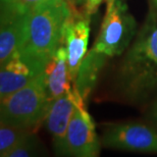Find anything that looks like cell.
Instances as JSON below:
<instances>
[{"label":"cell","instance_id":"cell-1","mask_svg":"<svg viewBox=\"0 0 157 157\" xmlns=\"http://www.w3.org/2000/svg\"><path fill=\"white\" fill-rule=\"evenodd\" d=\"M73 11L65 0H43L29 11L18 53L41 68L62 45Z\"/></svg>","mask_w":157,"mask_h":157},{"label":"cell","instance_id":"cell-2","mask_svg":"<svg viewBox=\"0 0 157 157\" xmlns=\"http://www.w3.org/2000/svg\"><path fill=\"white\" fill-rule=\"evenodd\" d=\"M122 84L134 95L157 87V10L152 8L121 67Z\"/></svg>","mask_w":157,"mask_h":157},{"label":"cell","instance_id":"cell-3","mask_svg":"<svg viewBox=\"0 0 157 157\" xmlns=\"http://www.w3.org/2000/svg\"><path fill=\"white\" fill-rule=\"evenodd\" d=\"M50 104L40 75L27 86L1 99V124L34 130L45 121Z\"/></svg>","mask_w":157,"mask_h":157},{"label":"cell","instance_id":"cell-4","mask_svg":"<svg viewBox=\"0 0 157 157\" xmlns=\"http://www.w3.org/2000/svg\"><path fill=\"white\" fill-rule=\"evenodd\" d=\"M136 21L121 0L108 3L101 31L93 48L106 56L121 54L133 39Z\"/></svg>","mask_w":157,"mask_h":157},{"label":"cell","instance_id":"cell-5","mask_svg":"<svg viewBox=\"0 0 157 157\" xmlns=\"http://www.w3.org/2000/svg\"><path fill=\"white\" fill-rule=\"evenodd\" d=\"M75 109L67 127L63 155L94 157L99 153L100 144L95 133L94 124L85 108L83 97L73 87Z\"/></svg>","mask_w":157,"mask_h":157},{"label":"cell","instance_id":"cell-6","mask_svg":"<svg viewBox=\"0 0 157 157\" xmlns=\"http://www.w3.org/2000/svg\"><path fill=\"white\" fill-rule=\"evenodd\" d=\"M102 144L108 148L134 152H157V133L142 124H117L106 128Z\"/></svg>","mask_w":157,"mask_h":157},{"label":"cell","instance_id":"cell-7","mask_svg":"<svg viewBox=\"0 0 157 157\" xmlns=\"http://www.w3.org/2000/svg\"><path fill=\"white\" fill-rule=\"evenodd\" d=\"M30 10L17 3L1 0L0 67L4 65L20 50Z\"/></svg>","mask_w":157,"mask_h":157},{"label":"cell","instance_id":"cell-8","mask_svg":"<svg viewBox=\"0 0 157 157\" xmlns=\"http://www.w3.org/2000/svg\"><path fill=\"white\" fill-rule=\"evenodd\" d=\"M44 70L17 52L4 65L0 73V98L4 99L21 89L40 75Z\"/></svg>","mask_w":157,"mask_h":157},{"label":"cell","instance_id":"cell-9","mask_svg":"<svg viewBox=\"0 0 157 157\" xmlns=\"http://www.w3.org/2000/svg\"><path fill=\"white\" fill-rule=\"evenodd\" d=\"M75 109L73 89L51 102L45 117L47 130L52 136L55 151L58 155H63L65 136Z\"/></svg>","mask_w":157,"mask_h":157},{"label":"cell","instance_id":"cell-10","mask_svg":"<svg viewBox=\"0 0 157 157\" xmlns=\"http://www.w3.org/2000/svg\"><path fill=\"white\" fill-rule=\"evenodd\" d=\"M74 14V13H73ZM73 14L64 31L63 42L67 52V64L71 80L75 82L78 68L87 52L90 28L89 18H76Z\"/></svg>","mask_w":157,"mask_h":157},{"label":"cell","instance_id":"cell-11","mask_svg":"<svg viewBox=\"0 0 157 157\" xmlns=\"http://www.w3.org/2000/svg\"><path fill=\"white\" fill-rule=\"evenodd\" d=\"M43 81L47 96L50 102L54 101L65 93L71 91V77L67 64V52L64 46H60L44 70Z\"/></svg>","mask_w":157,"mask_h":157},{"label":"cell","instance_id":"cell-12","mask_svg":"<svg viewBox=\"0 0 157 157\" xmlns=\"http://www.w3.org/2000/svg\"><path fill=\"white\" fill-rule=\"evenodd\" d=\"M105 57V54L93 48L82 61L74 86L78 89L84 100L88 98L95 86L98 75L104 64Z\"/></svg>","mask_w":157,"mask_h":157},{"label":"cell","instance_id":"cell-13","mask_svg":"<svg viewBox=\"0 0 157 157\" xmlns=\"http://www.w3.org/2000/svg\"><path fill=\"white\" fill-rule=\"evenodd\" d=\"M30 134H32V130H29V128L1 124V127H0V156L9 157L11 151H13Z\"/></svg>","mask_w":157,"mask_h":157},{"label":"cell","instance_id":"cell-14","mask_svg":"<svg viewBox=\"0 0 157 157\" xmlns=\"http://www.w3.org/2000/svg\"><path fill=\"white\" fill-rule=\"evenodd\" d=\"M45 152L46 151L44 150L42 144L39 142V140L33 134H30L13 151H11L9 157L39 156L46 154Z\"/></svg>","mask_w":157,"mask_h":157},{"label":"cell","instance_id":"cell-15","mask_svg":"<svg viewBox=\"0 0 157 157\" xmlns=\"http://www.w3.org/2000/svg\"><path fill=\"white\" fill-rule=\"evenodd\" d=\"M4 1L17 3V4L23 6L24 8L29 9L30 10V9H32L35 5L38 4L39 2L43 1V0H4Z\"/></svg>","mask_w":157,"mask_h":157},{"label":"cell","instance_id":"cell-16","mask_svg":"<svg viewBox=\"0 0 157 157\" xmlns=\"http://www.w3.org/2000/svg\"><path fill=\"white\" fill-rule=\"evenodd\" d=\"M151 114H152L153 119H154V121L156 122V124H157V101L154 103V105H153L152 110H151Z\"/></svg>","mask_w":157,"mask_h":157},{"label":"cell","instance_id":"cell-17","mask_svg":"<svg viewBox=\"0 0 157 157\" xmlns=\"http://www.w3.org/2000/svg\"><path fill=\"white\" fill-rule=\"evenodd\" d=\"M152 4V8H154L155 10H157V0H150Z\"/></svg>","mask_w":157,"mask_h":157},{"label":"cell","instance_id":"cell-18","mask_svg":"<svg viewBox=\"0 0 157 157\" xmlns=\"http://www.w3.org/2000/svg\"><path fill=\"white\" fill-rule=\"evenodd\" d=\"M112 1H114V0H107V2H108V3H110V2H112Z\"/></svg>","mask_w":157,"mask_h":157}]
</instances>
